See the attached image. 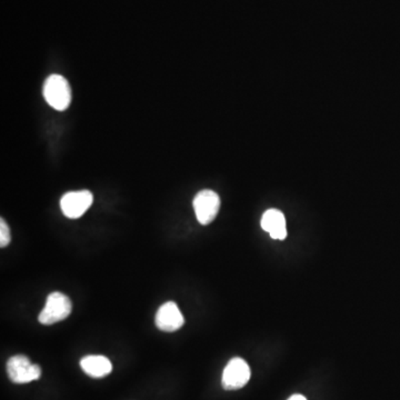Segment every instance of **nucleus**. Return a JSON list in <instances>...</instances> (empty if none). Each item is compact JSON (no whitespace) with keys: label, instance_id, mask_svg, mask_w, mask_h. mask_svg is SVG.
I'll return each mask as SVG.
<instances>
[{"label":"nucleus","instance_id":"nucleus-1","mask_svg":"<svg viewBox=\"0 0 400 400\" xmlns=\"http://www.w3.org/2000/svg\"><path fill=\"white\" fill-rule=\"evenodd\" d=\"M44 97L50 107L56 111H66L71 102L69 82L63 76H49L44 85Z\"/></svg>","mask_w":400,"mask_h":400},{"label":"nucleus","instance_id":"nucleus-2","mask_svg":"<svg viewBox=\"0 0 400 400\" xmlns=\"http://www.w3.org/2000/svg\"><path fill=\"white\" fill-rule=\"evenodd\" d=\"M73 309V304L69 297L65 293L55 291L47 297L44 309L39 313L38 320L43 325L49 326L63 322L69 316Z\"/></svg>","mask_w":400,"mask_h":400},{"label":"nucleus","instance_id":"nucleus-3","mask_svg":"<svg viewBox=\"0 0 400 400\" xmlns=\"http://www.w3.org/2000/svg\"><path fill=\"white\" fill-rule=\"evenodd\" d=\"M7 374L12 383L28 384L41 378V368L36 364H32L26 356L17 355L7 362Z\"/></svg>","mask_w":400,"mask_h":400},{"label":"nucleus","instance_id":"nucleus-4","mask_svg":"<svg viewBox=\"0 0 400 400\" xmlns=\"http://www.w3.org/2000/svg\"><path fill=\"white\" fill-rule=\"evenodd\" d=\"M192 205L197 221L206 226L217 217L221 208V198L210 189H203L196 195Z\"/></svg>","mask_w":400,"mask_h":400},{"label":"nucleus","instance_id":"nucleus-5","mask_svg":"<svg viewBox=\"0 0 400 400\" xmlns=\"http://www.w3.org/2000/svg\"><path fill=\"white\" fill-rule=\"evenodd\" d=\"M93 196L89 190L67 192L60 200L63 214L70 219L82 217L93 205Z\"/></svg>","mask_w":400,"mask_h":400},{"label":"nucleus","instance_id":"nucleus-6","mask_svg":"<svg viewBox=\"0 0 400 400\" xmlns=\"http://www.w3.org/2000/svg\"><path fill=\"white\" fill-rule=\"evenodd\" d=\"M250 379V368L243 358L236 357L227 364L223 374V387L227 390H236L247 385Z\"/></svg>","mask_w":400,"mask_h":400},{"label":"nucleus","instance_id":"nucleus-7","mask_svg":"<svg viewBox=\"0 0 400 400\" xmlns=\"http://www.w3.org/2000/svg\"><path fill=\"white\" fill-rule=\"evenodd\" d=\"M155 322L158 329L165 333H174L183 327L185 318L177 304L174 302H165L157 311Z\"/></svg>","mask_w":400,"mask_h":400},{"label":"nucleus","instance_id":"nucleus-8","mask_svg":"<svg viewBox=\"0 0 400 400\" xmlns=\"http://www.w3.org/2000/svg\"><path fill=\"white\" fill-rule=\"evenodd\" d=\"M261 228L277 241H284L287 237V227L284 214L277 209H269L261 218Z\"/></svg>","mask_w":400,"mask_h":400},{"label":"nucleus","instance_id":"nucleus-9","mask_svg":"<svg viewBox=\"0 0 400 400\" xmlns=\"http://www.w3.org/2000/svg\"><path fill=\"white\" fill-rule=\"evenodd\" d=\"M80 367L85 374L93 378L106 377L113 371V365L107 357L100 355H89L80 360Z\"/></svg>","mask_w":400,"mask_h":400},{"label":"nucleus","instance_id":"nucleus-10","mask_svg":"<svg viewBox=\"0 0 400 400\" xmlns=\"http://www.w3.org/2000/svg\"><path fill=\"white\" fill-rule=\"evenodd\" d=\"M10 239H12V236H10L8 225H7L6 221L1 219L0 221V247L3 248V247L8 246Z\"/></svg>","mask_w":400,"mask_h":400},{"label":"nucleus","instance_id":"nucleus-11","mask_svg":"<svg viewBox=\"0 0 400 400\" xmlns=\"http://www.w3.org/2000/svg\"><path fill=\"white\" fill-rule=\"evenodd\" d=\"M288 400H307V399H306V398H304V396H302V395H293V396H291V397H290L289 399Z\"/></svg>","mask_w":400,"mask_h":400}]
</instances>
